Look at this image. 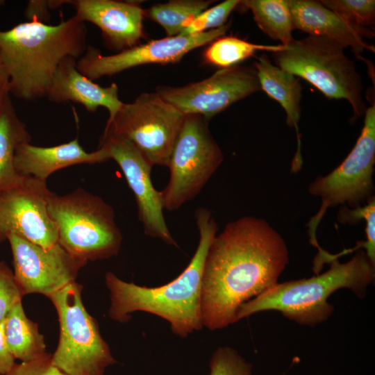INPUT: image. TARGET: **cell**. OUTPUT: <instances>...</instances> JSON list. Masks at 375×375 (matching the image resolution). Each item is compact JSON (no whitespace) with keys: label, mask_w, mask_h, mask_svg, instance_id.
Masks as SVG:
<instances>
[{"label":"cell","mask_w":375,"mask_h":375,"mask_svg":"<svg viewBox=\"0 0 375 375\" xmlns=\"http://www.w3.org/2000/svg\"><path fill=\"white\" fill-rule=\"evenodd\" d=\"M24 296L13 272L3 261H0V322L19 302Z\"/></svg>","instance_id":"cell-29"},{"label":"cell","mask_w":375,"mask_h":375,"mask_svg":"<svg viewBox=\"0 0 375 375\" xmlns=\"http://www.w3.org/2000/svg\"><path fill=\"white\" fill-rule=\"evenodd\" d=\"M252 366L234 349L217 348L210 362L209 375H251Z\"/></svg>","instance_id":"cell-28"},{"label":"cell","mask_w":375,"mask_h":375,"mask_svg":"<svg viewBox=\"0 0 375 375\" xmlns=\"http://www.w3.org/2000/svg\"><path fill=\"white\" fill-rule=\"evenodd\" d=\"M209 119L185 115L167 167L169 179L160 191L163 208L178 210L193 199L223 162L222 151L213 138Z\"/></svg>","instance_id":"cell-9"},{"label":"cell","mask_w":375,"mask_h":375,"mask_svg":"<svg viewBox=\"0 0 375 375\" xmlns=\"http://www.w3.org/2000/svg\"><path fill=\"white\" fill-rule=\"evenodd\" d=\"M184 117L156 92L143 93L122 103L103 135L127 140L152 167L167 166Z\"/></svg>","instance_id":"cell-10"},{"label":"cell","mask_w":375,"mask_h":375,"mask_svg":"<svg viewBox=\"0 0 375 375\" xmlns=\"http://www.w3.org/2000/svg\"><path fill=\"white\" fill-rule=\"evenodd\" d=\"M214 1L173 0L144 9V18L160 24L167 37L179 35L187 24Z\"/></svg>","instance_id":"cell-24"},{"label":"cell","mask_w":375,"mask_h":375,"mask_svg":"<svg viewBox=\"0 0 375 375\" xmlns=\"http://www.w3.org/2000/svg\"><path fill=\"white\" fill-rule=\"evenodd\" d=\"M87 28L75 15L55 25L36 19L0 30V55L10 76V93L34 101L46 97L59 63L85 51Z\"/></svg>","instance_id":"cell-3"},{"label":"cell","mask_w":375,"mask_h":375,"mask_svg":"<svg viewBox=\"0 0 375 375\" xmlns=\"http://www.w3.org/2000/svg\"><path fill=\"white\" fill-rule=\"evenodd\" d=\"M108 160L102 148L87 152L78 138H75L53 147H38L24 142L16 149L14 165L22 177H33L47 181L51 174L62 168L79 164L101 163Z\"/></svg>","instance_id":"cell-18"},{"label":"cell","mask_w":375,"mask_h":375,"mask_svg":"<svg viewBox=\"0 0 375 375\" xmlns=\"http://www.w3.org/2000/svg\"><path fill=\"white\" fill-rule=\"evenodd\" d=\"M31 141V135L8 97L0 107V191L17 186L26 178L17 173L14 158L17 147Z\"/></svg>","instance_id":"cell-21"},{"label":"cell","mask_w":375,"mask_h":375,"mask_svg":"<svg viewBox=\"0 0 375 375\" xmlns=\"http://www.w3.org/2000/svg\"><path fill=\"white\" fill-rule=\"evenodd\" d=\"M285 45L258 44L235 36L223 35L206 49L203 58L206 63L223 68L238 65L242 61L254 56L257 51L276 52L283 50Z\"/></svg>","instance_id":"cell-25"},{"label":"cell","mask_w":375,"mask_h":375,"mask_svg":"<svg viewBox=\"0 0 375 375\" xmlns=\"http://www.w3.org/2000/svg\"><path fill=\"white\" fill-rule=\"evenodd\" d=\"M78 19L94 24L101 31L105 46L117 53L132 48L144 38V9L133 1H67Z\"/></svg>","instance_id":"cell-16"},{"label":"cell","mask_w":375,"mask_h":375,"mask_svg":"<svg viewBox=\"0 0 375 375\" xmlns=\"http://www.w3.org/2000/svg\"><path fill=\"white\" fill-rule=\"evenodd\" d=\"M253 67L256 69L260 90L281 105L286 113L288 125L295 128L297 149L292 162L291 171L297 173L301 169L303 162L299 130L302 90L300 82L292 74L273 65L265 55L258 57Z\"/></svg>","instance_id":"cell-20"},{"label":"cell","mask_w":375,"mask_h":375,"mask_svg":"<svg viewBox=\"0 0 375 375\" xmlns=\"http://www.w3.org/2000/svg\"><path fill=\"white\" fill-rule=\"evenodd\" d=\"M374 279L375 264L360 250L346 262L333 260L324 273L276 283L242 304L237 312V322L259 312L274 310L299 324L315 327L333 314L334 307L328 299L333 292L347 288L362 299Z\"/></svg>","instance_id":"cell-4"},{"label":"cell","mask_w":375,"mask_h":375,"mask_svg":"<svg viewBox=\"0 0 375 375\" xmlns=\"http://www.w3.org/2000/svg\"><path fill=\"white\" fill-rule=\"evenodd\" d=\"M288 262L285 240L265 219L244 216L227 224L206 258L203 326L215 331L236 322L240 307L278 283Z\"/></svg>","instance_id":"cell-1"},{"label":"cell","mask_w":375,"mask_h":375,"mask_svg":"<svg viewBox=\"0 0 375 375\" xmlns=\"http://www.w3.org/2000/svg\"><path fill=\"white\" fill-rule=\"evenodd\" d=\"M99 147L105 151L109 160H114L121 168L134 194L144 233L149 237L176 247L177 243L164 217L160 192L151 182L152 166L132 143L122 138L102 135Z\"/></svg>","instance_id":"cell-15"},{"label":"cell","mask_w":375,"mask_h":375,"mask_svg":"<svg viewBox=\"0 0 375 375\" xmlns=\"http://www.w3.org/2000/svg\"><path fill=\"white\" fill-rule=\"evenodd\" d=\"M65 3H67V1H30L24 15L28 19L44 22V19L49 18V9L57 8Z\"/></svg>","instance_id":"cell-31"},{"label":"cell","mask_w":375,"mask_h":375,"mask_svg":"<svg viewBox=\"0 0 375 375\" xmlns=\"http://www.w3.org/2000/svg\"><path fill=\"white\" fill-rule=\"evenodd\" d=\"M287 2L294 29L328 38L344 48L350 47L359 57L365 50L375 51L374 45L367 42L353 26L320 1L287 0Z\"/></svg>","instance_id":"cell-19"},{"label":"cell","mask_w":375,"mask_h":375,"mask_svg":"<svg viewBox=\"0 0 375 375\" xmlns=\"http://www.w3.org/2000/svg\"><path fill=\"white\" fill-rule=\"evenodd\" d=\"M82 286L72 282L48 297L59 319L60 338L52 364L64 375H104L114 364L98 324L85 308Z\"/></svg>","instance_id":"cell-8"},{"label":"cell","mask_w":375,"mask_h":375,"mask_svg":"<svg viewBox=\"0 0 375 375\" xmlns=\"http://www.w3.org/2000/svg\"><path fill=\"white\" fill-rule=\"evenodd\" d=\"M7 240L12 251L13 274L24 295L50 296L75 281L78 271L87 263L58 242L43 247L15 234H10Z\"/></svg>","instance_id":"cell-13"},{"label":"cell","mask_w":375,"mask_h":375,"mask_svg":"<svg viewBox=\"0 0 375 375\" xmlns=\"http://www.w3.org/2000/svg\"><path fill=\"white\" fill-rule=\"evenodd\" d=\"M240 4L249 9L258 26L269 38L288 45L294 39L292 15L287 0H245Z\"/></svg>","instance_id":"cell-23"},{"label":"cell","mask_w":375,"mask_h":375,"mask_svg":"<svg viewBox=\"0 0 375 375\" xmlns=\"http://www.w3.org/2000/svg\"><path fill=\"white\" fill-rule=\"evenodd\" d=\"M47 210L58 242L84 261L110 258L121 247L122 235L112 207L82 188L64 195L53 192Z\"/></svg>","instance_id":"cell-5"},{"label":"cell","mask_w":375,"mask_h":375,"mask_svg":"<svg viewBox=\"0 0 375 375\" xmlns=\"http://www.w3.org/2000/svg\"><path fill=\"white\" fill-rule=\"evenodd\" d=\"M199 239L197 249L185 269L173 281L149 288L128 283L111 272L105 276L110 292V318L126 322L136 311L157 315L170 324L172 331L184 338L202 327L201 293L203 268L208 249L218 226L211 212L199 208L195 214Z\"/></svg>","instance_id":"cell-2"},{"label":"cell","mask_w":375,"mask_h":375,"mask_svg":"<svg viewBox=\"0 0 375 375\" xmlns=\"http://www.w3.org/2000/svg\"><path fill=\"white\" fill-rule=\"evenodd\" d=\"M230 24L191 35H177L153 40L132 48L105 56L93 47L88 46L77 60L78 70L94 81L111 76L124 70L148 64L176 63L190 51L210 44L226 33Z\"/></svg>","instance_id":"cell-11"},{"label":"cell","mask_w":375,"mask_h":375,"mask_svg":"<svg viewBox=\"0 0 375 375\" xmlns=\"http://www.w3.org/2000/svg\"><path fill=\"white\" fill-rule=\"evenodd\" d=\"M4 333L8 348L15 359L29 362L47 353L43 335L38 324L26 317L22 301L6 317Z\"/></svg>","instance_id":"cell-22"},{"label":"cell","mask_w":375,"mask_h":375,"mask_svg":"<svg viewBox=\"0 0 375 375\" xmlns=\"http://www.w3.org/2000/svg\"><path fill=\"white\" fill-rule=\"evenodd\" d=\"M10 94V76L0 55V107Z\"/></svg>","instance_id":"cell-33"},{"label":"cell","mask_w":375,"mask_h":375,"mask_svg":"<svg viewBox=\"0 0 375 375\" xmlns=\"http://www.w3.org/2000/svg\"><path fill=\"white\" fill-rule=\"evenodd\" d=\"M4 326L5 319L0 322V375H6L15 365L6 342Z\"/></svg>","instance_id":"cell-32"},{"label":"cell","mask_w":375,"mask_h":375,"mask_svg":"<svg viewBox=\"0 0 375 375\" xmlns=\"http://www.w3.org/2000/svg\"><path fill=\"white\" fill-rule=\"evenodd\" d=\"M320 2L353 26L364 38L374 36V0H323Z\"/></svg>","instance_id":"cell-26"},{"label":"cell","mask_w":375,"mask_h":375,"mask_svg":"<svg viewBox=\"0 0 375 375\" xmlns=\"http://www.w3.org/2000/svg\"><path fill=\"white\" fill-rule=\"evenodd\" d=\"M6 375H64L51 362V356L46 353L42 357L29 362L15 363Z\"/></svg>","instance_id":"cell-30"},{"label":"cell","mask_w":375,"mask_h":375,"mask_svg":"<svg viewBox=\"0 0 375 375\" xmlns=\"http://www.w3.org/2000/svg\"><path fill=\"white\" fill-rule=\"evenodd\" d=\"M344 49L328 38L309 35L272 52V57L276 66L305 79L326 97L346 99L357 118L367 109L362 96V81Z\"/></svg>","instance_id":"cell-6"},{"label":"cell","mask_w":375,"mask_h":375,"mask_svg":"<svg viewBox=\"0 0 375 375\" xmlns=\"http://www.w3.org/2000/svg\"><path fill=\"white\" fill-rule=\"evenodd\" d=\"M52 194L47 181L33 177L0 191V244L10 234L43 247L57 244V231L47 210Z\"/></svg>","instance_id":"cell-14"},{"label":"cell","mask_w":375,"mask_h":375,"mask_svg":"<svg viewBox=\"0 0 375 375\" xmlns=\"http://www.w3.org/2000/svg\"><path fill=\"white\" fill-rule=\"evenodd\" d=\"M240 1L226 0L206 9L190 21L179 35H195L222 27Z\"/></svg>","instance_id":"cell-27"},{"label":"cell","mask_w":375,"mask_h":375,"mask_svg":"<svg viewBox=\"0 0 375 375\" xmlns=\"http://www.w3.org/2000/svg\"><path fill=\"white\" fill-rule=\"evenodd\" d=\"M77 59L65 58L58 65L46 97L51 102L67 101L78 103L90 112L99 107L106 108L109 113L107 122L115 117L123 102L118 97V87L112 83L102 87L82 74L77 69Z\"/></svg>","instance_id":"cell-17"},{"label":"cell","mask_w":375,"mask_h":375,"mask_svg":"<svg viewBox=\"0 0 375 375\" xmlns=\"http://www.w3.org/2000/svg\"><path fill=\"white\" fill-rule=\"evenodd\" d=\"M4 3V1L0 0V8Z\"/></svg>","instance_id":"cell-34"},{"label":"cell","mask_w":375,"mask_h":375,"mask_svg":"<svg viewBox=\"0 0 375 375\" xmlns=\"http://www.w3.org/2000/svg\"><path fill=\"white\" fill-rule=\"evenodd\" d=\"M375 103L366 109L364 125L353 148L332 172L317 177L308 186L311 195L319 197L321 205L307 224L310 243L317 248L316 258L327 251L318 244L317 227L328 209L337 206L355 208L374 197Z\"/></svg>","instance_id":"cell-7"},{"label":"cell","mask_w":375,"mask_h":375,"mask_svg":"<svg viewBox=\"0 0 375 375\" xmlns=\"http://www.w3.org/2000/svg\"><path fill=\"white\" fill-rule=\"evenodd\" d=\"M260 90L253 67L235 65L210 77L181 87L158 86L156 92L184 115L208 119Z\"/></svg>","instance_id":"cell-12"}]
</instances>
